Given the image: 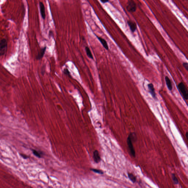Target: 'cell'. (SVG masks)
I'll use <instances>...</instances> for the list:
<instances>
[{"instance_id": "1", "label": "cell", "mask_w": 188, "mask_h": 188, "mask_svg": "<svg viewBox=\"0 0 188 188\" xmlns=\"http://www.w3.org/2000/svg\"><path fill=\"white\" fill-rule=\"evenodd\" d=\"M136 135L135 133H130L129 134L127 140V143L130 154L133 157H135L136 156V153L133 143V141H135L136 140Z\"/></svg>"}, {"instance_id": "2", "label": "cell", "mask_w": 188, "mask_h": 188, "mask_svg": "<svg viewBox=\"0 0 188 188\" xmlns=\"http://www.w3.org/2000/svg\"><path fill=\"white\" fill-rule=\"evenodd\" d=\"M178 87L180 94L184 101L187 100L188 99V90L185 85L183 82H181L178 85Z\"/></svg>"}, {"instance_id": "3", "label": "cell", "mask_w": 188, "mask_h": 188, "mask_svg": "<svg viewBox=\"0 0 188 188\" xmlns=\"http://www.w3.org/2000/svg\"><path fill=\"white\" fill-rule=\"evenodd\" d=\"M8 49V42L5 39H3L0 41V56H3L7 52Z\"/></svg>"}, {"instance_id": "4", "label": "cell", "mask_w": 188, "mask_h": 188, "mask_svg": "<svg viewBox=\"0 0 188 188\" xmlns=\"http://www.w3.org/2000/svg\"><path fill=\"white\" fill-rule=\"evenodd\" d=\"M126 8L127 10L129 12L134 13L136 11L137 6L135 1L132 0H128L127 3Z\"/></svg>"}, {"instance_id": "5", "label": "cell", "mask_w": 188, "mask_h": 188, "mask_svg": "<svg viewBox=\"0 0 188 188\" xmlns=\"http://www.w3.org/2000/svg\"><path fill=\"white\" fill-rule=\"evenodd\" d=\"M147 86L149 92L150 93L153 98L155 99V100L157 99L156 94L155 92V89H154L153 84L152 83H150V84H148Z\"/></svg>"}, {"instance_id": "6", "label": "cell", "mask_w": 188, "mask_h": 188, "mask_svg": "<svg viewBox=\"0 0 188 188\" xmlns=\"http://www.w3.org/2000/svg\"><path fill=\"white\" fill-rule=\"evenodd\" d=\"M127 23L131 32L133 33H135L137 29V25L136 23L133 21L129 20L128 21Z\"/></svg>"}, {"instance_id": "7", "label": "cell", "mask_w": 188, "mask_h": 188, "mask_svg": "<svg viewBox=\"0 0 188 188\" xmlns=\"http://www.w3.org/2000/svg\"><path fill=\"white\" fill-rule=\"evenodd\" d=\"M93 158L96 163H99L101 161V159L99 153L97 150H95L93 152Z\"/></svg>"}, {"instance_id": "8", "label": "cell", "mask_w": 188, "mask_h": 188, "mask_svg": "<svg viewBox=\"0 0 188 188\" xmlns=\"http://www.w3.org/2000/svg\"><path fill=\"white\" fill-rule=\"evenodd\" d=\"M39 8H40V13L42 18L44 20L46 18V13H45V7L43 2H39Z\"/></svg>"}, {"instance_id": "9", "label": "cell", "mask_w": 188, "mask_h": 188, "mask_svg": "<svg viewBox=\"0 0 188 188\" xmlns=\"http://www.w3.org/2000/svg\"><path fill=\"white\" fill-rule=\"evenodd\" d=\"M46 49L47 47L46 46L43 47V48H42L41 49V50H40V51H39V53L38 54V55L36 56V60H40L43 57L44 55L45 54V52H46Z\"/></svg>"}, {"instance_id": "10", "label": "cell", "mask_w": 188, "mask_h": 188, "mask_svg": "<svg viewBox=\"0 0 188 188\" xmlns=\"http://www.w3.org/2000/svg\"><path fill=\"white\" fill-rule=\"evenodd\" d=\"M95 35V36H96L97 38L98 39V40L100 41V43H102V45L104 47V48L105 49H106V50H108V49H109V47H108L107 43V41H105V39L103 38H101V37L98 36L97 35Z\"/></svg>"}, {"instance_id": "11", "label": "cell", "mask_w": 188, "mask_h": 188, "mask_svg": "<svg viewBox=\"0 0 188 188\" xmlns=\"http://www.w3.org/2000/svg\"><path fill=\"white\" fill-rule=\"evenodd\" d=\"M165 80L168 89L170 91H171L173 89V87H172V84L171 80L168 76H166L165 77Z\"/></svg>"}, {"instance_id": "12", "label": "cell", "mask_w": 188, "mask_h": 188, "mask_svg": "<svg viewBox=\"0 0 188 188\" xmlns=\"http://www.w3.org/2000/svg\"><path fill=\"white\" fill-rule=\"evenodd\" d=\"M85 51H86V53L87 55V56L90 58V59H94L93 58V56L92 54V52H91V51H90V49L87 46H86L85 48Z\"/></svg>"}, {"instance_id": "13", "label": "cell", "mask_w": 188, "mask_h": 188, "mask_svg": "<svg viewBox=\"0 0 188 188\" xmlns=\"http://www.w3.org/2000/svg\"><path fill=\"white\" fill-rule=\"evenodd\" d=\"M128 177L130 180L133 183H136L137 181V178L136 176L134 175L133 173H128Z\"/></svg>"}, {"instance_id": "14", "label": "cell", "mask_w": 188, "mask_h": 188, "mask_svg": "<svg viewBox=\"0 0 188 188\" xmlns=\"http://www.w3.org/2000/svg\"><path fill=\"white\" fill-rule=\"evenodd\" d=\"M32 151L34 155H35L37 157L39 158H41L42 157V153H41V152H39L36 150H34V149H32Z\"/></svg>"}, {"instance_id": "15", "label": "cell", "mask_w": 188, "mask_h": 188, "mask_svg": "<svg viewBox=\"0 0 188 188\" xmlns=\"http://www.w3.org/2000/svg\"><path fill=\"white\" fill-rule=\"evenodd\" d=\"M172 179L173 181V183L175 184H177L179 183V181L178 178L176 176V175L174 173L172 174Z\"/></svg>"}, {"instance_id": "16", "label": "cell", "mask_w": 188, "mask_h": 188, "mask_svg": "<svg viewBox=\"0 0 188 188\" xmlns=\"http://www.w3.org/2000/svg\"><path fill=\"white\" fill-rule=\"evenodd\" d=\"M90 170L94 173H96L98 174H101V175L104 174V172L102 170L96 169H90Z\"/></svg>"}, {"instance_id": "17", "label": "cell", "mask_w": 188, "mask_h": 188, "mask_svg": "<svg viewBox=\"0 0 188 188\" xmlns=\"http://www.w3.org/2000/svg\"><path fill=\"white\" fill-rule=\"evenodd\" d=\"M63 73L67 76H68L69 77H71L70 72L69 71L68 69L67 68H65L64 69Z\"/></svg>"}, {"instance_id": "18", "label": "cell", "mask_w": 188, "mask_h": 188, "mask_svg": "<svg viewBox=\"0 0 188 188\" xmlns=\"http://www.w3.org/2000/svg\"><path fill=\"white\" fill-rule=\"evenodd\" d=\"M183 66L184 68L186 69L187 71H188V64L187 62H184L183 63Z\"/></svg>"}, {"instance_id": "19", "label": "cell", "mask_w": 188, "mask_h": 188, "mask_svg": "<svg viewBox=\"0 0 188 188\" xmlns=\"http://www.w3.org/2000/svg\"><path fill=\"white\" fill-rule=\"evenodd\" d=\"M20 155L24 159H27L29 158V156H28L26 154H21Z\"/></svg>"}, {"instance_id": "20", "label": "cell", "mask_w": 188, "mask_h": 188, "mask_svg": "<svg viewBox=\"0 0 188 188\" xmlns=\"http://www.w3.org/2000/svg\"><path fill=\"white\" fill-rule=\"evenodd\" d=\"M45 65H44V66H43L42 68V74L43 75L44 74V73H45Z\"/></svg>"}, {"instance_id": "21", "label": "cell", "mask_w": 188, "mask_h": 188, "mask_svg": "<svg viewBox=\"0 0 188 188\" xmlns=\"http://www.w3.org/2000/svg\"><path fill=\"white\" fill-rule=\"evenodd\" d=\"M49 36H53V37L54 34L52 31H49Z\"/></svg>"}, {"instance_id": "22", "label": "cell", "mask_w": 188, "mask_h": 188, "mask_svg": "<svg viewBox=\"0 0 188 188\" xmlns=\"http://www.w3.org/2000/svg\"><path fill=\"white\" fill-rule=\"evenodd\" d=\"M100 2H102L103 3H105L108 2H109V1L107 0H100Z\"/></svg>"}, {"instance_id": "23", "label": "cell", "mask_w": 188, "mask_h": 188, "mask_svg": "<svg viewBox=\"0 0 188 188\" xmlns=\"http://www.w3.org/2000/svg\"><path fill=\"white\" fill-rule=\"evenodd\" d=\"M188 135V133H187V132H186V137L187 138V137H188V136H187Z\"/></svg>"}]
</instances>
